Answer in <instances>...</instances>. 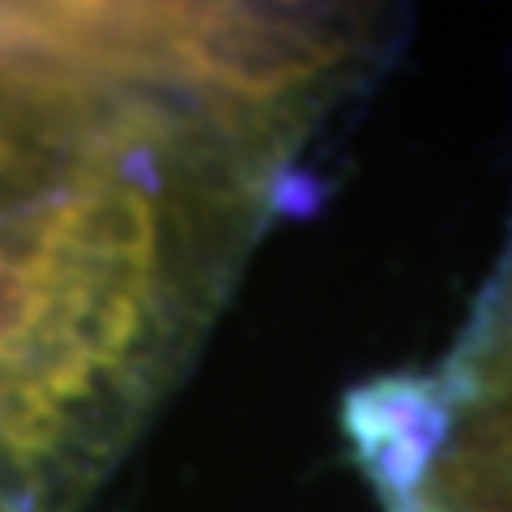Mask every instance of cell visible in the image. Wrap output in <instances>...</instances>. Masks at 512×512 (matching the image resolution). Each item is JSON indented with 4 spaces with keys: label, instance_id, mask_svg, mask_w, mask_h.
<instances>
[{
    "label": "cell",
    "instance_id": "obj_1",
    "mask_svg": "<svg viewBox=\"0 0 512 512\" xmlns=\"http://www.w3.org/2000/svg\"><path fill=\"white\" fill-rule=\"evenodd\" d=\"M312 133L150 94L0 214V512H82L180 384Z\"/></svg>",
    "mask_w": 512,
    "mask_h": 512
},
{
    "label": "cell",
    "instance_id": "obj_2",
    "mask_svg": "<svg viewBox=\"0 0 512 512\" xmlns=\"http://www.w3.org/2000/svg\"><path fill=\"white\" fill-rule=\"evenodd\" d=\"M150 90L0 52V214L69 171Z\"/></svg>",
    "mask_w": 512,
    "mask_h": 512
}]
</instances>
